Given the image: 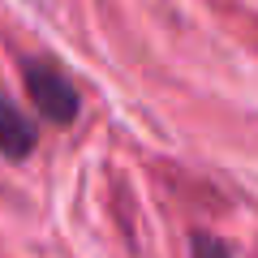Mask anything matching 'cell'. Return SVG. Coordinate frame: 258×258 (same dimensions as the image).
Segmentation results:
<instances>
[{
  "mask_svg": "<svg viewBox=\"0 0 258 258\" xmlns=\"http://www.w3.org/2000/svg\"><path fill=\"white\" fill-rule=\"evenodd\" d=\"M22 74H26L30 103L39 108L43 120H52V125H69V120L78 116L82 99H78V86L69 82V74H64L60 64H52V60H26Z\"/></svg>",
  "mask_w": 258,
  "mask_h": 258,
  "instance_id": "obj_1",
  "label": "cell"
},
{
  "mask_svg": "<svg viewBox=\"0 0 258 258\" xmlns=\"http://www.w3.org/2000/svg\"><path fill=\"white\" fill-rule=\"evenodd\" d=\"M35 138H39L35 120H30L13 99H5V95H0V155L26 159L30 151H35Z\"/></svg>",
  "mask_w": 258,
  "mask_h": 258,
  "instance_id": "obj_2",
  "label": "cell"
},
{
  "mask_svg": "<svg viewBox=\"0 0 258 258\" xmlns=\"http://www.w3.org/2000/svg\"><path fill=\"white\" fill-rule=\"evenodd\" d=\"M194 258H228V249L215 237H194Z\"/></svg>",
  "mask_w": 258,
  "mask_h": 258,
  "instance_id": "obj_3",
  "label": "cell"
}]
</instances>
